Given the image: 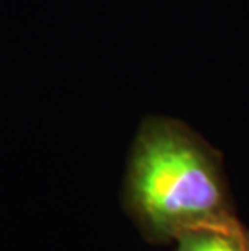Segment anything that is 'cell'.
Returning a JSON list of instances; mask_svg holds the SVG:
<instances>
[{
  "label": "cell",
  "instance_id": "cell-1",
  "mask_svg": "<svg viewBox=\"0 0 249 251\" xmlns=\"http://www.w3.org/2000/svg\"><path fill=\"white\" fill-rule=\"evenodd\" d=\"M121 204L147 242L238 221L224 157L181 120L149 115L131 144Z\"/></svg>",
  "mask_w": 249,
  "mask_h": 251
},
{
  "label": "cell",
  "instance_id": "cell-2",
  "mask_svg": "<svg viewBox=\"0 0 249 251\" xmlns=\"http://www.w3.org/2000/svg\"><path fill=\"white\" fill-rule=\"evenodd\" d=\"M243 224L235 221L224 226H201L183 230L173 240V251H243L240 230Z\"/></svg>",
  "mask_w": 249,
  "mask_h": 251
},
{
  "label": "cell",
  "instance_id": "cell-3",
  "mask_svg": "<svg viewBox=\"0 0 249 251\" xmlns=\"http://www.w3.org/2000/svg\"><path fill=\"white\" fill-rule=\"evenodd\" d=\"M240 238H241L243 251H249V228H246L245 226H243L240 230Z\"/></svg>",
  "mask_w": 249,
  "mask_h": 251
}]
</instances>
